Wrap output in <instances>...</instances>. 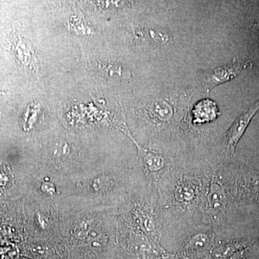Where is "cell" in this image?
<instances>
[{"mask_svg": "<svg viewBox=\"0 0 259 259\" xmlns=\"http://www.w3.org/2000/svg\"><path fill=\"white\" fill-rule=\"evenodd\" d=\"M251 67L252 64L250 61L236 58L232 61L231 64L213 70L206 81L207 88L210 90L218 84L227 82Z\"/></svg>", "mask_w": 259, "mask_h": 259, "instance_id": "1", "label": "cell"}, {"mask_svg": "<svg viewBox=\"0 0 259 259\" xmlns=\"http://www.w3.org/2000/svg\"><path fill=\"white\" fill-rule=\"evenodd\" d=\"M258 110L259 100L251 105L244 113L240 115L226 133V148L231 155L234 153L236 145Z\"/></svg>", "mask_w": 259, "mask_h": 259, "instance_id": "2", "label": "cell"}, {"mask_svg": "<svg viewBox=\"0 0 259 259\" xmlns=\"http://www.w3.org/2000/svg\"><path fill=\"white\" fill-rule=\"evenodd\" d=\"M194 123H204L215 120L219 111L216 104L212 100L205 99L196 104L193 109Z\"/></svg>", "mask_w": 259, "mask_h": 259, "instance_id": "3", "label": "cell"}, {"mask_svg": "<svg viewBox=\"0 0 259 259\" xmlns=\"http://www.w3.org/2000/svg\"><path fill=\"white\" fill-rule=\"evenodd\" d=\"M133 140V138H131ZM139 151L140 161L146 171L149 172H157L161 170L164 166V159L161 155L152 152L149 150L141 147L134 140Z\"/></svg>", "mask_w": 259, "mask_h": 259, "instance_id": "4", "label": "cell"}, {"mask_svg": "<svg viewBox=\"0 0 259 259\" xmlns=\"http://www.w3.org/2000/svg\"><path fill=\"white\" fill-rule=\"evenodd\" d=\"M208 199L209 206L212 209H220L222 207L224 196L221 187L217 184L212 183L211 185Z\"/></svg>", "mask_w": 259, "mask_h": 259, "instance_id": "5", "label": "cell"}, {"mask_svg": "<svg viewBox=\"0 0 259 259\" xmlns=\"http://www.w3.org/2000/svg\"><path fill=\"white\" fill-rule=\"evenodd\" d=\"M9 172H7L5 167L0 166V188L6 187L10 182Z\"/></svg>", "mask_w": 259, "mask_h": 259, "instance_id": "6", "label": "cell"}, {"mask_svg": "<svg viewBox=\"0 0 259 259\" xmlns=\"http://www.w3.org/2000/svg\"><path fill=\"white\" fill-rule=\"evenodd\" d=\"M253 26H254V28L258 29L259 30V19L258 20H256V22H255L254 25H253Z\"/></svg>", "mask_w": 259, "mask_h": 259, "instance_id": "7", "label": "cell"}]
</instances>
